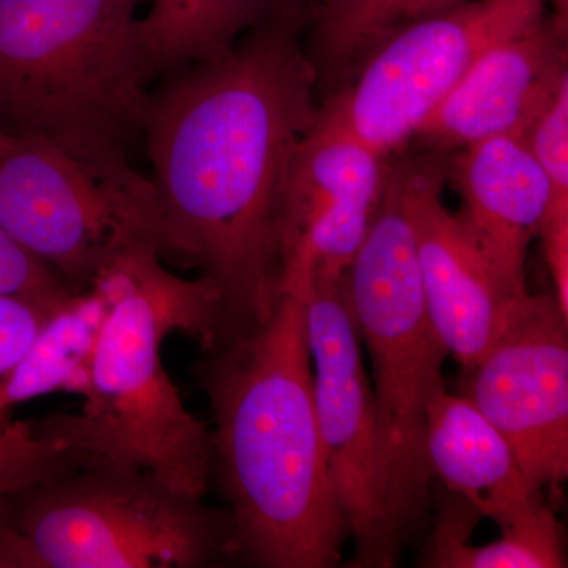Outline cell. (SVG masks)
Returning <instances> with one entry per match:
<instances>
[{"mask_svg":"<svg viewBox=\"0 0 568 568\" xmlns=\"http://www.w3.org/2000/svg\"><path fill=\"white\" fill-rule=\"evenodd\" d=\"M304 31V2L282 0L222 58L149 93L141 134L170 257L216 287L224 335L263 323L282 294L284 193L320 106Z\"/></svg>","mask_w":568,"mask_h":568,"instance_id":"obj_1","label":"cell"},{"mask_svg":"<svg viewBox=\"0 0 568 568\" xmlns=\"http://www.w3.org/2000/svg\"><path fill=\"white\" fill-rule=\"evenodd\" d=\"M193 373L215 420L211 477L241 560L336 566L351 532L317 429L304 294L283 291L263 323L204 347Z\"/></svg>","mask_w":568,"mask_h":568,"instance_id":"obj_2","label":"cell"},{"mask_svg":"<svg viewBox=\"0 0 568 568\" xmlns=\"http://www.w3.org/2000/svg\"><path fill=\"white\" fill-rule=\"evenodd\" d=\"M89 290L104 302L80 414L29 424L33 435L78 458L151 470L174 488L204 497L212 433L186 409L162 362L164 338L193 336L201 349L224 334L222 297L209 280L168 272L152 246L111 261Z\"/></svg>","mask_w":568,"mask_h":568,"instance_id":"obj_3","label":"cell"},{"mask_svg":"<svg viewBox=\"0 0 568 568\" xmlns=\"http://www.w3.org/2000/svg\"><path fill=\"white\" fill-rule=\"evenodd\" d=\"M347 301L373 362L381 504L390 566L424 525L433 474L426 417L446 388L448 351L426 310L405 178L392 160L386 192L343 274Z\"/></svg>","mask_w":568,"mask_h":568,"instance_id":"obj_4","label":"cell"},{"mask_svg":"<svg viewBox=\"0 0 568 568\" xmlns=\"http://www.w3.org/2000/svg\"><path fill=\"white\" fill-rule=\"evenodd\" d=\"M241 560L230 511L142 467L77 458L0 497V568H207Z\"/></svg>","mask_w":568,"mask_h":568,"instance_id":"obj_5","label":"cell"},{"mask_svg":"<svg viewBox=\"0 0 568 568\" xmlns=\"http://www.w3.org/2000/svg\"><path fill=\"white\" fill-rule=\"evenodd\" d=\"M140 0H0V130L126 149L151 82Z\"/></svg>","mask_w":568,"mask_h":568,"instance_id":"obj_6","label":"cell"},{"mask_svg":"<svg viewBox=\"0 0 568 568\" xmlns=\"http://www.w3.org/2000/svg\"><path fill=\"white\" fill-rule=\"evenodd\" d=\"M0 227L78 293L134 246L170 257L152 179L115 145L11 136L0 152Z\"/></svg>","mask_w":568,"mask_h":568,"instance_id":"obj_7","label":"cell"},{"mask_svg":"<svg viewBox=\"0 0 568 568\" xmlns=\"http://www.w3.org/2000/svg\"><path fill=\"white\" fill-rule=\"evenodd\" d=\"M547 0H462L376 44L317 106L320 122L386 156L409 148L429 115L484 52L536 28Z\"/></svg>","mask_w":568,"mask_h":568,"instance_id":"obj_8","label":"cell"},{"mask_svg":"<svg viewBox=\"0 0 568 568\" xmlns=\"http://www.w3.org/2000/svg\"><path fill=\"white\" fill-rule=\"evenodd\" d=\"M301 293L317 429L332 488L355 540L353 566L392 567L381 504L375 399L343 275L313 274Z\"/></svg>","mask_w":568,"mask_h":568,"instance_id":"obj_9","label":"cell"},{"mask_svg":"<svg viewBox=\"0 0 568 568\" xmlns=\"http://www.w3.org/2000/svg\"><path fill=\"white\" fill-rule=\"evenodd\" d=\"M568 317L555 295L526 294L467 368L465 394L538 489L568 476Z\"/></svg>","mask_w":568,"mask_h":568,"instance_id":"obj_10","label":"cell"},{"mask_svg":"<svg viewBox=\"0 0 568 568\" xmlns=\"http://www.w3.org/2000/svg\"><path fill=\"white\" fill-rule=\"evenodd\" d=\"M392 160L315 118L284 193L282 293L301 290L313 274H345L386 192Z\"/></svg>","mask_w":568,"mask_h":568,"instance_id":"obj_11","label":"cell"},{"mask_svg":"<svg viewBox=\"0 0 568 568\" xmlns=\"http://www.w3.org/2000/svg\"><path fill=\"white\" fill-rule=\"evenodd\" d=\"M426 310L448 354L470 368L506 323L514 295L457 213L443 203L447 155L398 153ZM526 295V294H525Z\"/></svg>","mask_w":568,"mask_h":568,"instance_id":"obj_12","label":"cell"},{"mask_svg":"<svg viewBox=\"0 0 568 568\" xmlns=\"http://www.w3.org/2000/svg\"><path fill=\"white\" fill-rule=\"evenodd\" d=\"M567 80V22L547 17L484 52L414 141L448 156L493 138H525Z\"/></svg>","mask_w":568,"mask_h":568,"instance_id":"obj_13","label":"cell"},{"mask_svg":"<svg viewBox=\"0 0 568 568\" xmlns=\"http://www.w3.org/2000/svg\"><path fill=\"white\" fill-rule=\"evenodd\" d=\"M447 181L457 186V213L489 264L514 295L528 294L526 257L549 204L547 174L518 136L493 138L447 156Z\"/></svg>","mask_w":568,"mask_h":568,"instance_id":"obj_14","label":"cell"},{"mask_svg":"<svg viewBox=\"0 0 568 568\" xmlns=\"http://www.w3.org/2000/svg\"><path fill=\"white\" fill-rule=\"evenodd\" d=\"M426 454L433 477L491 518L503 536L558 529L541 489L523 473L506 437L466 396L437 392L426 417Z\"/></svg>","mask_w":568,"mask_h":568,"instance_id":"obj_15","label":"cell"},{"mask_svg":"<svg viewBox=\"0 0 568 568\" xmlns=\"http://www.w3.org/2000/svg\"><path fill=\"white\" fill-rule=\"evenodd\" d=\"M282 0H151L138 43L151 80L233 50Z\"/></svg>","mask_w":568,"mask_h":568,"instance_id":"obj_16","label":"cell"},{"mask_svg":"<svg viewBox=\"0 0 568 568\" xmlns=\"http://www.w3.org/2000/svg\"><path fill=\"white\" fill-rule=\"evenodd\" d=\"M462 0H305L304 43L317 88L342 85L369 51L409 22Z\"/></svg>","mask_w":568,"mask_h":568,"instance_id":"obj_17","label":"cell"},{"mask_svg":"<svg viewBox=\"0 0 568 568\" xmlns=\"http://www.w3.org/2000/svg\"><path fill=\"white\" fill-rule=\"evenodd\" d=\"M74 294L78 291L26 252L0 227V297L63 304Z\"/></svg>","mask_w":568,"mask_h":568,"instance_id":"obj_18","label":"cell"},{"mask_svg":"<svg viewBox=\"0 0 568 568\" xmlns=\"http://www.w3.org/2000/svg\"><path fill=\"white\" fill-rule=\"evenodd\" d=\"M523 140L547 174L555 197H568V80L562 82Z\"/></svg>","mask_w":568,"mask_h":568,"instance_id":"obj_19","label":"cell"},{"mask_svg":"<svg viewBox=\"0 0 568 568\" xmlns=\"http://www.w3.org/2000/svg\"><path fill=\"white\" fill-rule=\"evenodd\" d=\"M63 304L33 298L0 297V381L20 362L47 321Z\"/></svg>","mask_w":568,"mask_h":568,"instance_id":"obj_20","label":"cell"},{"mask_svg":"<svg viewBox=\"0 0 568 568\" xmlns=\"http://www.w3.org/2000/svg\"><path fill=\"white\" fill-rule=\"evenodd\" d=\"M538 235L555 283L556 301L568 317V197L552 196Z\"/></svg>","mask_w":568,"mask_h":568,"instance_id":"obj_21","label":"cell"},{"mask_svg":"<svg viewBox=\"0 0 568 568\" xmlns=\"http://www.w3.org/2000/svg\"><path fill=\"white\" fill-rule=\"evenodd\" d=\"M555 10L552 17L558 18L560 21H568V0H549Z\"/></svg>","mask_w":568,"mask_h":568,"instance_id":"obj_22","label":"cell"},{"mask_svg":"<svg viewBox=\"0 0 568 568\" xmlns=\"http://www.w3.org/2000/svg\"><path fill=\"white\" fill-rule=\"evenodd\" d=\"M11 136L9 134L3 133L2 130H0V152L3 151V149L7 148V145L10 144Z\"/></svg>","mask_w":568,"mask_h":568,"instance_id":"obj_23","label":"cell"},{"mask_svg":"<svg viewBox=\"0 0 568 568\" xmlns=\"http://www.w3.org/2000/svg\"><path fill=\"white\" fill-rule=\"evenodd\" d=\"M304 3H305V0H304Z\"/></svg>","mask_w":568,"mask_h":568,"instance_id":"obj_24","label":"cell"}]
</instances>
